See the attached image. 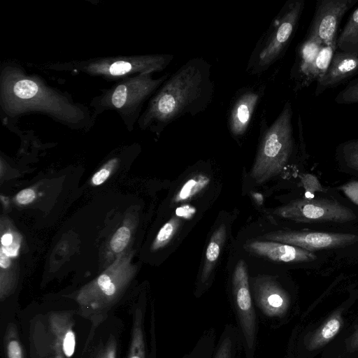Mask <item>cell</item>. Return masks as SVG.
<instances>
[{"label":"cell","mask_w":358,"mask_h":358,"mask_svg":"<svg viewBox=\"0 0 358 358\" xmlns=\"http://www.w3.org/2000/svg\"><path fill=\"white\" fill-rule=\"evenodd\" d=\"M214 94L210 64L202 57L192 58L169 76L150 99L137 122L138 127L159 136L179 118L206 110Z\"/></svg>","instance_id":"obj_1"},{"label":"cell","mask_w":358,"mask_h":358,"mask_svg":"<svg viewBox=\"0 0 358 358\" xmlns=\"http://www.w3.org/2000/svg\"><path fill=\"white\" fill-rule=\"evenodd\" d=\"M0 106L1 111L11 117L38 113L74 129H90L94 122V115L87 107L13 63L1 69Z\"/></svg>","instance_id":"obj_2"},{"label":"cell","mask_w":358,"mask_h":358,"mask_svg":"<svg viewBox=\"0 0 358 358\" xmlns=\"http://www.w3.org/2000/svg\"><path fill=\"white\" fill-rule=\"evenodd\" d=\"M135 273V266L131 264V255H122L76 294L78 314L91 324L85 350L91 343L96 329L107 319L110 310L122 296Z\"/></svg>","instance_id":"obj_3"},{"label":"cell","mask_w":358,"mask_h":358,"mask_svg":"<svg viewBox=\"0 0 358 358\" xmlns=\"http://www.w3.org/2000/svg\"><path fill=\"white\" fill-rule=\"evenodd\" d=\"M292 116V104L287 101L271 125L267 124L265 117L262 118L257 155L250 172L255 182L262 184L279 174L289 161L294 147Z\"/></svg>","instance_id":"obj_4"},{"label":"cell","mask_w":358,"mask_h":358,"mask_svg":"<svg viewBox=\"0 0 358 358\" xmlns=\"http://www.w3.org/2000/svg\"><path fill=\"white\" fill-rule=\"evenodd\" d=\"M153 73H141L118 81L110 88L103 90L100 94L91 101L94 115L105 110L116 112L127 129L132 131L137 123L146 101L169 77L166 73L158 78L152 77Z\"/></svg>","instance_id":"obj_5"},{"label":"cell","mask_w":358,"mask_h":358,"mask_svg":"<svg viewBox=\"0 0 358 358\" xmlns=\"http://www.w3.org/2000/svg\"><path fill=\"white\" fill-rule=\"evenodd\" d=\"M304 7V0L285 2L256 43L246 65V73L260 76L284 57L297 29Z\"/></svg>","instance_id":"obj_6"},{"label":"cell","mask_w":358,"mask_h":358,"mask_svg":"<svg viewBox=\"0 0 358 358\" xmlns=\"http://www.w3.org/2000/svg\"><path fill=\"white\" fill-rule=\"evenodd\" d=\"M173 55L155 54L97 57L53 63L45 68L55 71L83 73L108 80H121L141 73L162 71L173 61Z\"/></svg>","instance_id":"obj_7"},{"label":"cell","mask_w":358,"mask_h":358,"mask_svg":"<svg viewBox=\"0 0 358 358\" xmlns=\"http://www.w3.org/2000/svg\"><path fill=\"white\" fill-rule=\"evenodd\" d=\"M72 311H51L31 326V358H53L62 352L71 358L76 348Z\"/></svg>","instance_id":"obj_8"},{"label":"cell","mask_w":358,"mask_h":358,"mask_svg":"<svg viewBox=\"0 0 358 358\" xmlns=\"http://www.w3.org/2000/svg\"><path fill=\"white\" fill-rule=\"evenodd\" d=\"M273 213L301 223H346L356 219V215L350 208L326 198L294 200L277 208Z\"/></svg>","instance_id":"obj_9"},{"label":"cell","mask_w":358,"mask_h":358,"mask_svg":"<svg viewBox=\"0 0 358 358\" xmlns=\"http://www.w3.org/2000/svg\"><path fill=\"white\" fill-rule=\"evenodd\" d=\"M261 238L313 252L343 248L358 241V236L354 234L315 231H278L265 234Z\"/></svg>","instance_id":"obj_10"},{"label":"cell","mask_w":358,"mask_h":358,"mask_svg":"<svg viewBox=\"0 0 358 358\" xmlns=\"http://www.w3.org/2000/svg\"><path fill=\"white\" fill-rule=\"evenodd\" d=\"M265 90L264 83L248 85L238 90L233 96L227 113V127L234 138L240 140L248 132Z\"/></svg>","instance_id":"obj_11"},{"label":"cell","mask_w":358,"mask_h":358,"mask_svg":"<svg viewBox=\"0 0 358 358\" xmlns=\"http://www.w3.org/2000/svg\"><path fill=\"white\" fill-rule=\"evenodd\" d=\"M358 0H318L306 36L315 38L323 45L336 42L339 24Z\"/></svg>","instance_id":"obj_12"},{"label":"cell","mask_w":358,"mask_h":358,"mask_svg":"<svg viewBox=\"0 0 358 358\" xmlns=\"http://www.w3.org/2000/svg\"><path fill=\"white\" fill-rule=\"evenodd\" d=\"M233 289L239 322L248 349H252L256 341L257 324L250 287L247 265L240 260L234 269Z\"/></svg>","instance_id":"obj_13"},{"label":"cell","mask_w":358,"mask_h":358,"mask_svg":"<svg viewBox=\"0 0 358 358\" xmlns=\"http://www.w3.org/2000/svg\"><path fill=\"white\" fill-rule=\"evenodd\" d=\"M254 298L259 308L271 317H282L290 305L287 292L273 278L259 275L252 282Z\"/></svg>","instance_id":"obj_14"},{"label":"cell","mask_w":358,"mask_h":358,"mask_svg":"<svg viewBox=\"0 0 358 358\" xmlns=\"http://www.w3.org/2000/svg\"><path fill=\"white\" fill-rule=\"evenodd\" d=\"M245 248L252 254L278 262L308 263L317 259L313 251L280 242L253 241L247 243Z\"/></svg>","instance_id":"obj_15"},{"label":"cell","mask_w":358,"mask_h":358,"mask_svg":"<svg viewBox=\"0 0 358 358\" xmlns=\"http://www.w3.org/2000/svg\"><path fill=\"white\" fill-rule=\"evenodd\" d=\"M358 74V55L336 50L324 75L316 83L315 96L346 83ZM349 81V82H350Z\"/></svg>","instance_id":"obj_16"},{"label":"cell","mask_w":358,"mask_h":358,"mask_svg":"<svg viewBox=\"0 0 358 358\" xmlns=\"http://www.w3.org/2000/svg\"><path fill=\"white\" fill-rule=\"evenodd\" d=\"M322 45L316 38L307 36H305L304 39L298 45L289 76L292 89L295 92Z\"/></svg>","instance_id":"obj_17"},{"label":"cell","mask_w":358,"mask_h":358,"mask_svg":"<svg viewBox=\"0 0 358 358\" xmlns=\"http://www.w3.org/2000/svg\"><path fill=\"white\" fill-rule=\"evenodd\" d=\"M336 51V42L329 45L322 46L310 67L299 83L296 92L308 87L314 81L317 82L324 75Z\"/></svg>","instance_id":"obj_18"},{"label":"cell","mask_w":358,"mask_h":358,"mask_svg":"<svg viewBox=\"0 0 358 358\" xmlns=\"http://www.w3.org/2000/svg\"><path fill=\"white\" fill-rule=\"evenodd\" d=\"M343 318L340 310L329 317L310 337L307 348L315 350L327 345L337 335L343 326Z\"/></svg>","instance_id":"obj_19"},{"label":"cell","mask_w":358,"mask_h":358,"mask_svg":"<svg viewBox=\"0 0 358 358\" xmlns=\"http://www.w3.org/2000/svg\"><path fill=\"white\" fill-rule=\"evenodd\" d=\"M226 235L227 227L224 224H222L213 233L206 251L205 262L201 275L202 282H205L210 277L219 258Z\"/></svg>","instance_id":"obj_20"},{"label":"cell","mask_w":358,"mask_h":358,"mask_svg":"<svg viewBox=\"0 0 358 358\" xmlns=\"http://www.w3.org/2000/svg\"><path fill=\"white\" fill-rule=\"evenodd\" d=\"M336 50L358 55V8L350 15L338 36Z\"/></svg>","instance_id":"obj_21"},{"label":"cell","mask_w":358,"mask_h":358,"mask_svg":"<svg viewBox=\"0 0 358 358\" xmlns=\"http://www.w3.org/2000/svg\"><path fill=\"white\" fill-rule=\"evenodd\" d=\"M127 358H145L143 314L138 308L133 313L131 341Z\"/></svg>","instance_id":"obj_22"},{"label":"cell","mask_w":358,"mask_h":358,"mask_svg":"<svg viewBox=\"0 0 358 358\" xmlns=\"http://www.w3.org/2000/svg\"><path fill=\"white\" fill-rule=\"evenodd\" d=\"M3 345L4 358H26L24 346L14 322H9L6 328Z\"/></svg>","instance_id":"obj_23"},{"label":"cell","mask_w":358,"mask_h":358,"mask_svg":"<svg viewBox=\"0 0 358 358\" xmlns=\"http://www.w3.org/2000/svg\"><path fill=\"white\" fill-rule=\"evenodd\" d=\"M210 181V178L206 175H194L189 178L174 195L173 202L180 203L190 199L203 191L209 185Z\"/></svg>","instance_id":"obj_24"},{"label":"cell","mask_w":358,"mask_h":358,"mask_svg":"<svg viewBox=\"0 0 358 358\" xmlns=\"http://www.w3.org/2000/svg\"><path fill=\"white\" fill-rule=\"evenodd\" d=\"M336 156L342 164L358 172V139L348 140L338 145Z\"/></svg>","instance_id":"obj_25"},{"label":"cell","mask_w":358,"mask_h":358,"mask_svg":"<svg viewBox=\"0 0 358 358\" xmlns=\"http://www.w3.org/2000/svg\"><path fill=\"white\" fill-rule=\"evenodd\" d=\"M180 223L181 220L176 216L166 222L156 236L151 247L152 250H157L166 245L176 234Z\"/></svg>","instance_id":"obj_26"},{"label":"cell","mask_w":358,"mask_h":358,"mask_svg":"<svg viewBox=\"0 0 358 358\" xmlns=\"http://www.w3.org/2000/svg\"><path fill=\"white\" fill-rule=\"evenodd\" d=\"M335 102L337 104L358 103V78L352 79L336 95Z\"/></svg>","instance_id":"obj_27"},{"label":"cell","mask_w":358,"mask_h":358,"mask_svg":"<svg viewBox=\"0 0 358 358\" xmlns=\"http://www.w3.org/2000/svg\"><path fill=\"white\" fill-rule=\"evenodd\" d=\"M117 341L110 334L105 342H101L93 351L92 358H117Z\"/></svg>","instance_id":"obj_28"},{"label":"cell","mask_w":358,"mask_h":358,"mask_svg":"<svg viewBox=\"0 0 358 358\" xmlns=\"http://www.w3.org/2000/svg\"><path fill=\"white\" fill-rule=\"evenodd\" d=\"M131 232L128 227L123 226L119 228L113 236L110 246L116 253L122 252L127 245L130 239Z\"/></svg>","instance_id":"obj_29"},{"label":"cell","mask_w":358,"mask_h":358,"mask_svg":"<svg viewBox=\"0 0 358 358\" xmlns=\"http://www.w3.org/2000/svg\"><path fill=\"white\" fill-rule=\"evenodd\" d=\"M117 159H113L105 166L94 174L92 182L95 185H99L104 182L109 177L112 168L117 163Z\"/></svg>","instance_id":"obj_30"},{"label":"cell","mask_w":358,"mask_h":358,"mask_svg":"<svg viewBox=\"0 0 358 358\" xmlns=\"http://www.w3.org/2000/svg\"><path fill=\"white\" fill-rule=\"evenodd\" d=\"M301 182L306 193L312 194L315 191L322 190V186L315 177L311 175H305L302 177Z\"/></svg>","instance_id":"obj_31"},{"label":"cell","mask_w":358,"mask_h":358,"mask_svg":"<svg viewBox=\"0 0 358 358\" xmlns=\"http://www.w3.org/2000/svg\"><path fill=\"white\" fill-rule=\"evenodd\" d=\"M344 194L353 203L358 205V181H351L342 186Z\"/></svg>","instance_id":"obj_32"},{"label":"cell","mask_w":358,"mask_h":358,"mask_svg":"<svg viewBox=\"0 0 358 358\" xmlns=\"http://www.w3.org/2000/svg\"><path fill=\"white\" fill-rule=\"evenodd\" d=\"M21 240L22 238L20 236L16 234L14 241L8 246L1 245L0 250L3 252L7 256L10 257V258L15 257L18 255Z\"/></svg>","instance_id":"obj_33"},{"label":"cell","mask_w":358,"mask_h":358,"mask_svg":"<svg viewBox=\"0 0 358 358\" xmlns=\"http://www.w3.org/2000/svg\"><path fill=\"white\" fill-rule=\"evenodd\" d=\"M232 343L229 337H226L219 347L215 358H231Z\"/></svg>","instance_id":"obj_34"},{"label":"cell","mask_w":358,"mask_h":358,"mask_svg":"<svg viewBox=\"0 0 358 358\" xmlns=\"http://www.w3.org/2000/svg\"><path fill=\"white\" fill-rule=\"evenodd\" d=\"M35 199V192L32 189H22L16 195L15 199L20 204H28Z\"/></svg>","instance_id":"obj_35"},{"label":"cell","mask_w":358,"mask_h":358,"mask_svg":"<svg viewBox=\"0 0 358 358\" xmlns=\"http://www.w3.org/2000/svg\"><path fill=\"white\" fill-rule=\"evenodd\" d=\"M195 209L189 206H184L177 208L176 213L178 216H182L185 218H189L194 213Z\"/></svg>","instance_id":"obj_36"},{"label":"cell","mask_w":358,"mask_h":358,"mask_svg":"<svg viewBox=\"0 0 358 358\" xmlns=\"http://www.w3.org/2000/svg\"><path fill=\"white\" fill-rule=\"evenodd\" d=\"M15 235H13L11 232H6L1 235V243L2 246L10 245L15 239Z\"/></svg>","instance_id":"obj_37"},{"label":"cell","mask_w":358,"mask_h":358,"mask_svg":"<svg viewBox=\"0 0 358 358\" xmlns=\"http://www.w3.org/2000/svg\"><path fill=\"white\" fill-rule=\"evenodd\" d=\"M11 264L10 257L0 250V266L2 270H6Z\"/></svg>","instance_id":"obj_38"},{"label":"cell","mask_w":358,"mask_h":358,"mask_svg":"<svg viewBox=\"0 0 358 358\" xmlns=\"http://www.w3.org/2000/svg\"><path fill=\"white\" fill-rule=\"evenodd\" d=\"M349 347L351 350H355L358 348V328L349 339Z\"/></svg>","instance_id":"obj_39"},{"label":"cell","mask_w":358,"mask_h":358,"mask_svg":"<svg viewBox=\"0 0 358 358\" xmlns=\"http://www.w3.org/2000/svg\"><path fill=\"white\" fill-rule=\"evenodd\" d=\"M253 199L259 205H261L264 201L262 195L259 193L255 192L252 194Z\"/></svg>","instance_id":"obj_40"},{"label":"cell","mask_w":358,"mask_h":358,"mask_svg":"<svg viewBox=\"0 0 358 358\" xmlns=\"http://www.w3.org/2000/svg\"><path fill=\"white\" fill-rule=\"evenodd\" d=\"M53 358H66L62 352H59L55 355Z\"/></svg>","instance_id":"obj_41"}]
</instances>
